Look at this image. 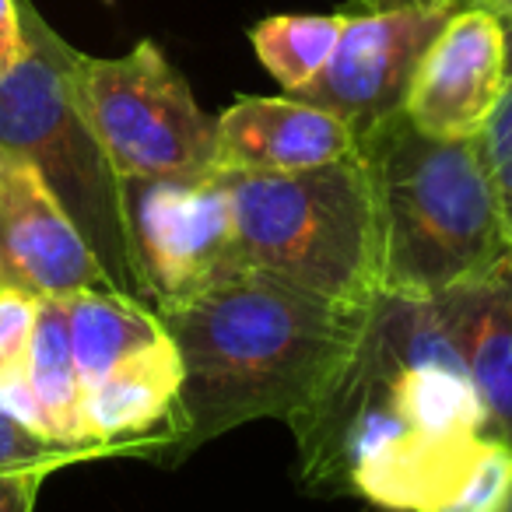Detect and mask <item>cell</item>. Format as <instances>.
I'll list each match as a JSON object with an SVG mask.
<instances>
[{
    "label": "cell",
    "instance_id": "6da1fadb",
    "mask_svg": "<svg viewBox=\"0 0 512 512\" xmlns=\"http://www.w3.org/2000/svg\"><path fill=\"white\" fill-rule=\"evenodd\" d=\"M309 495L425 512L481 449L474 379L432 299L379 292L358 344L288 421Z\"/></svg>",
    "mask_w": 512,
    "mask_h": 512
},
{
    "label": "cell",
    "instance_id": "7a4b0ae2",
    "mask_svg": "<svg viewBox=\"0 0 512 512\" xmlns=\"http://www.w3.org/2000/svg\"><path fill=\"white\" fill-rule=\"evenodd\" d=\"M369 306L323 299L242 267L162 309L158 316L183 358V386L158 425L165 446L151 463L179 467L200 446L256 418L292 421L358 344Z\"/></svg>",
    "mask_w": 512,
    "mask_h": 512
},
{
    "label": "cell",
    "instance_id": "3957f363",
    "mask_svg": "<svg viewBox=\"0 0 512 512\" xmlns=\"http://www.w3.org/2000/svg\"><path fill=\"white\" fill-rule=\"evenodd\" d=\"M358 155L376 207L379 292L439 299L512 256L474 137H428L397 113L358 137Z\"/></svg>",
    "mask_w": 512,
    "mask_h": 512
},
{
    "label": "cell",
    "instance_id": "277c9868",
    "mask_svg": "<svg viewBox=\"0 0 512 512\" xmlns=\"http://www.w3.org/2000/svg\"><path fill=\"white\" fill-rule=\"evenodd\" d=\"M25 50L15 71L0 81V144L29 158L43 176L113 285L141 299L123 225L120 176L102 148L81 88V57L46 25L32 0H18Z\"/></svg>",
    "mask_w": 512,
    "mask_h": 512
},
{
    "label": "cell",
    "instance_id": "5b68a950",
    "mask_svg": "<svg viewBox=\"0 0 512 512\" xmlns=\"http://www.w3.org/2000/svg\"><path fill=\"white\" fill-rule=\"evenodd\" d=\"M232 193L239 260L323 299L379 295V232L362 155L299 172H221Z\"/></svg>",
    "mask_w": 512,
    "mask_h": 512
},
{
    "label": "cell",
    "instance_id": "8992f818",
    "mask_svg": "<svg viewBox=\"0 0 512 512\" xmlns=\"http://www.w3.org/2000/svg\"><path fill=\"white\" fill-rule=\"evenodd\" d=\"M81 88L120 179L214 172L218 116L197 106L186 78L151 39L123 57H81Z\"/></svg>",
    "mask_w": 512,
    "mask_h": 512
},
{
    "label": "cell",
    "instance_id": "52a82bcc",
    "mask_svg": "<svg viewBox=\"0 0 512 512\" xmlns=\"http://www.w3.org/2000/svg\"><path fill=\"white\" fill-rule=\"evenodd\" d=\"M130 264L155 313L242 271L232 193L221 172L120 179Z\"/></svg>",
    "mask_w": 512,
    "mask_h": 512
},
{
    "label": "cell",
    "instance_id": "ba28073f",
    "mask_svg": "<svg viewBox=\"0 0 512 512\" xmlns=\"http://www.w3.org/2000/svg\"><path fill=\"white\" fill-rule=\"evenodd\" d=\"M453 11L393 8L348 11L327 67L309 85L288 92L344 120L355 137L404 113L414 71Z\"/></svg>",
    "mask_w": 512,
    "mask_h": 512
},
{
    "label": "cell",
    "instance_id": "9c48e42d",
    "mask_svg": "<svg viewBox=\"0 0 512 512\" xmlns=\"http://www.w3.org/2000/svg\"><path fill=\"white\" fill-rule=\"evenodd\" d=\"M0 288L36 299L120 292L29 158L0 144Z\"/></svg>",
    "mask_w": 512,
    "mask_h": 512
},
{
    "label": "cell",
    "instance_id": "30bf717a",
    "mask_svg": "<svg viewBox=\"0 0 512 512\" xmlns=\"http://www.w3.org/2000/svg\"><path fill=\"white\" fill-rule=\"evenodd\" d=\"M509 81L505 25L484 8L456 11L414 71L404 116L428 137L467 141L495 113Z\"/></svg>",
    "mask_w": 512,
    "mask_h": 512
},
{
    "label": "cell",
    "instance_id": "8fae6325",
    "mask_svg": "<svg viewBox=\"0 0 512 512\" xmlns=\"http://www.w3.org/2000/svg\"><path fill=\"white\" fill-rule=\"evenodd\" d=\"M355 151V130L327 109L292 95H246L218 116L214 172H299L341 162Z\"/></svg>",
    "mask_w": 512,
    "mask_h": 512
},
{
    "label": "cell",
    "instance_id": "7c38bea8",
    "mask_svg": "<svg viewBox=\"0 0 512 512\" xmlns=\"http://www.w3.org/2000/svg\"><path fill=\"white\" fill-rule=\"evenodd\" d=\"M432 302L474 379L484 435L512 446V256L488 278Z\"/></svg>",
    "mask_w": 512,
    "mask_h": 512
},
{
    "label": "cell",
    "instance_id": "4fadbf2b",
    "mask_svg": "<svg viewBox=\"0 0 512 512\" xmlns=\"http://www.w3.org/2000/svg\"><path fill=\"white\" fill-rule=\"evenodd\" d=\"M183 386V358L169 330L162 341L123 358L85 393V421L92 442H120L155 432L169 418Z\"/></svg>",
    "mask_w": 512,
    "mask_h": 512
},
{
    "label": "cell",
    "instance_id": "5bb4252c",
    "mask_svg": "<svg viewBox=\"0 0 512 512\" xmlns=\"http://www.w3.org/2000/svg\"><path fill=\"white\" fill-rule=\"evenodd\" d=\"M71 348L78 362L81 390H92L123 358L162 341L165 323L148 302L123 292H74L64 295Z\"/></svg>",
    "mask_w": 512,
    "mask_h": 512
},
{
    "label": "cell",
    "instance_id": "9a60e30c",
    "mask_svg": "<svg viewBox=\"0 0 512 512\" xmlns=\"http://www.w3.org/2000/svg\"><path fill=\"white\" fill-rule=\"evenodd\" d=\"M25 379H29L32 393L39 397L46 418H50L53 439L71 442V446L92 442L88 439L85 390H81L78 362H74L64 299H39V320L29 362H25Z\"/></svg>",
    "mask_w": 512,
    "mask_h": 512
},
{
    "label": "cell",
    "instance_id": "2e32d148",
    "mask_svg": "<svg viewBox=\"0 0 512 512\" xmlns=\"http://www.w3.org/2000/svg\"><path fill=\"white\" fill-rule=\"evenodd\" d=\"M344 18L348 15H274L249 29V43L288 95L327 67Z\"/></svg>",
    "mask_w": 512,
    "mask_h": 512
},
{
    "label": "cell",
    "instance_id": "e0dca14e",
    "mask_svg": "<svg viewBox=\"0 0 512 512\" xmlns=\"http://www.w3.org/2000/svg\"><path fill=\"white\" fill-rule=\"evenodd\" d=\"M165 446V432L134 435V439L120 442H85V446H71V442L46 439V435L25 428L22 421L11 418L0 407V470H29V474H57V470L78 467V463H95V460H120V456H137V460H155Z\"/></svg>",
    "mask_w": 512,
    "mask_h": 512
},
{
    "label": "cell",
    "instance_id": "ac0fdd59",
    "mask_svg": "<svg viewBox=\"0 0 512 512\" xmlns=\"http://www.w3.org/2000/svg\"><path fill=\"white\" fill-rule=\"evenodd\" d=\"M512 491V446L484 439L470 463L425 512H505Z\"/></svg>",
    "mask_w": 512,
    "mask_h": 512
},
{
    "label": "cell",
    "instance_id": "d6986e66",
    "mask_svg": "<svg viewBox=\"0 0 512 512\" xmlns=\"http://www.w3.org/2000/svg\"><path fill=\"white\" fill-rule=\"evenodd\" d=\"M505 43H509V81L498 99L495 113L488 116L484 130L474 137L477 151H481L484 172L491 179V190L502 207L505 228L512 235V25H505Z\"/></svg>",
    "mask_w": 512,
    "mask_h": 512
},
{
    "label": "cell",
    "instance_id": "ffe728a7",
    "mask_svg": "<svg viewBox=\"0 0 512 512\" xmlns=\"http://www.w3.org/2000/svg\"><path fill=\"white\" fill-rule=\"evenodd\" d=\"M39 299L18 288H0V383L22 376L36 337Z\"/></svg>",
    "mask_w": 512,
    "mask_h": 512
},
{
    "label": "cell",
    "instance_id": "44dd1931",
    "mask_svg": "<svg viewBox=\"0 0 512 512\" xmlns=\"http://www.w3.org/2000/svg\"><path fill=\"white\" fill-rule=\"evenodd\" d=\"M0 407H4V411H8L15 421H22L25 428H32V432H39V435H46V439H53L50 418H46V411H43V404H39V397L32 393V386H29V379H25V372H22V376H15V379H8V383H0Z\"/></svg>",
    "mask_w": 512,
    "mask_h": 512
},
{
    "label": "cell",
    "instance_id": "7402d4cb",
    "mask_svg": "<svg viewBox=\"0 0 512 512\" xmlns=\"http://www.w3.org/2000/svg\"><path fill=\"white\" fill-rule=\"evenodd\" d=\"M43 481H46V474L0 470V512H36Z\"/></svg>",
    "mask_w": 512,
    "mask_h": 512
},
{
    "label": "cell",
    "instance_id": "603a6c76",
    "mask_svg": "<svg viewBox=\"0 0 512 512\" xmlns=\"http://www.w3.org/2000/svg\"><path fill=\"white\" fill-rule=\"evenodd\" d=\"M25 36H22V11L18 0H0V81L15 71V64L22 60Z\"/></svg>",
    "mask_w": 512,
    "mask_h": 512
},
{
    "label": "cell",
    "instance_id": "cb8c5ba5",
    "mask_svg": "<svg viewBox=\"0 0 512 512\" xmlns=\"http://www.w3.org/2000/svg\"><path fill=\"white\" fill-rule=\"evenodd\" d=\"M393 8H435V11H467L477 0H355V11H393Z\"/></svg>",
    "mask_w": 512,
    "mask_h": 512
},
{
    "label": "cell",
    "instance_id": "d4e9b609",
    "mask_svg": "<svg viewBox=\"0 0 512 512\" xmlns=\"http://www.w3.org/2000/svg\"><path fill=\"white\" fill-rule=\"evenodd\" d=\"M477 8H484L488 15H495L502 25H512V0H477Z\"/></svg>",
    "mask_w": 512,
    "mask_h": 512
},
{
    "label": "cell",
    "instance_id": "484cf974",
    "mask_svg": "<svg viewBox=\"0 0 512 512\" xmlns=\"http://www.w3.org/2000/svg\"><path fill=\"white\" fill-rule=\"evenodd\" d=\"M505 512H512V491H509V502H505Z\"/></svg>",
    "mask_w": 512,
    "mask_h": 512
}]
</instances>
